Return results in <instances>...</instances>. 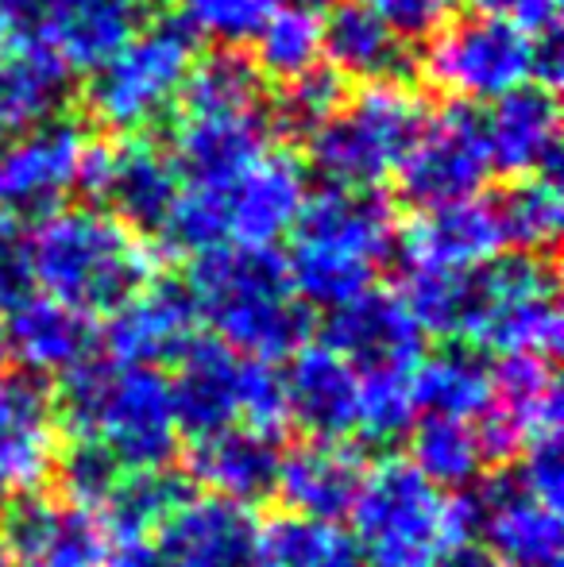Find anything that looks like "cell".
I'll use <instances>...</instances> for the list:
<instances>
[{
	"label": "cell",
	"instance_id": "5b68a950",
	"mask_svg": "<svg viewBox=\"0 0 564 567\" xmlns=\"http://www.w3.org/2000/svg\"><path fill=\"white\" fill-rule=\"evenodd\" d=\"M54 417L74 433V441L101 444L129 471L166 467L178 449L171 379L158 367L90 355L62 374Z\"/></svg>",
	"mask_w": 564,
	"mask_h": 567
},
{
	"label": "cell",
	"instance_id": "cb8c5ba5",
	"mask_svg": "<svg viewBox=\"0 0 564 567\" xmlns=\"http://www.w3.org/2000/svg\"><path fill=\"white\" fill-rule=\"evenodd\" d=\"M194 324L197 313L182 286L151 282L116 313H109L105 343L116 363L163 367L186 351V343L194 340Z\"/></svg>",
	"mask_w": 564,
	"mask_h": 567
},
{
	"label": "cell",
	"instance_id": "4fadbf2b",
	"mask_svg": "<svg viewBox=\"0 0 564 567\" xmlns=\"http://www.w3.org/2000/svg\"><path fill=\"white\" fill-rule=\"evenodd\" d=\"M325 343L352 367L360 379H414L425 359V332L402 306L399 293L371 286L348 306L332 309Z\"/></svg>",
	"mask_w": 564,
	"mask_h": 567
},
{
	"label": "cell",
	"instance_id": "52a82bcc",
	"mask_svg": "<svg viewBox=\"0 0 564 567\" xmlns=\"http://www.w3.org/2000/svg\"><path fill=\"white\" fill-rule=\"evenodd\" d=\"M499 355H553L561 343L557 275L545 255L499 251L464 270V340Z\"/></svg>",
	"mask_w": 564,
	"mask_h": 567
},
{
	"label": "cell",
	"instance_id": "603a6c76",
	"mask_svg": "<svg viewBox=\"0 0 564 567\" xmlns=\"http://www.w3.org/2000/svg\"><path fill=\"white\" fill-rule=\"evenodd\" d=\"M70 85L74 70L35 28L8 35L0 43V132H23L62 116Z\"/></svg>",
	"mask_w": 564,
	"mask_h": 567
},
{
	"label": "cell",
	"instance_id": "ab89813d",
	"mask_svg": "<svg viewBox=\"0 0 564 567\" xmlns=\"http://www.w3.org/2000/svg\"><path fill=\"white\" fill-rule=\"evenodd\" d=\"M414 379H360V421L356 433L371 444H394L414 429Z\"/></svg>",
	"mask_w": 564,
	"mask_h": 567
},
{
	"label": "cell",
	"instance_id": "e0dca14e",
	"mask_svg": "<svg viewBox=\"0 0 564 567\" xmlns=\"http://www.w3.org/2000/svg\"><path fill=\"white\" fill-rule=\"evenodd\" d=\"M59 463L54 398L35 374H0V494H35Z\"/></svg>",
	"mask_w": 564,
	"mask_h": 567
},
{
	"label": "cell",
	"instance_id": "d590c367",
	"mask_svg": "<svg viewBox=\"0 0 564 567\" xmlns=\"http://www.w3.org/2000/svg\"><path fill=\"white\" fill-rule=\"evenodd\" d=\"M256 43V70L275 82H294L321 66V8L309 0H279L267 23L259 28Z\"/></svg>",
	"mask_w": 564,
	"mask_h": 567
},
{
	"label": "cell",
	"instance_id": "7dc6e473",
	"mask_svg": "<svg viewBox=\"0 0 564 567\" xmlns=\"http://www.w3.org/2000/svg\"><path fill=\"white\" fill-rule=\"evenodd\" d=\"M0 282L16 293H28V251H23L20 236V217H12L8 209H0Z\"/></svg>",
	"mask_w": 564,
	"mask_h": 567
},
{
	"label": "cell",
	"instance_id": "9c48e42d",
	"mask_svg": "<svg viewBox=\"0 0 564 567\" xmlns=\"http://www.w3.org/2000/svg\"><path fill=\"white\" fill-rule=\"evenodd\" d=\"M425 82L457 105L499 101L514 85L534 82V35L499 16H464L449 20L429 35Z\"/></svg>",
	"mask_w": 564,
	"mask_h": 567
},
{
	"label": "cell",
	"instance_id": "4316f807",
	"mask_svg": "<svg viewBox=\"0 0 564 567\" xmlns=\"http://www.w3.org/2000/svg\"><path fill=\"white\" fill-rule=\"evenodd\" d=\"M321 59L340 78L368 82H399L410 66L407 39L368 4V0H332L321 12Z\"/></svg>",
	"mask_w": 564,
	"mask_h": 567
},
{
	"label": "cell",
	"instance_id": "ac0fdd59",
	"mask_svg": "<svg viewBox=\"0 0 564 567\" xmlns=\"http://www.w3.org/2000/svg\"><path fill=\"white\" fill-rule=\"evenodd\" d=\"M174 417L178 433L209 436L228 425H244V371L248 355L233 351L217 337H194L178 359H174Z\"/></svg>",
	"mask_w": 564,
	"mask_h": 567
},
{
	"label": "cell",
	"instance_id": "7bdbcfd3",
	"mask_svg": "<svg viewBox=\"0 0 564 567\" xmlns=\"http://www.w3.org/2000/svg\"><path fill=\"white\" fill-rule=\"evenodd\" d=\"M402 39H429L452 20L460 0H368Z\"/></svg>",
	"mask_w": 564,
	"mask_h": 567
},
{
	"label": "cell",
	"instance_id": "7402d4cb",
	"mask_svg": "<svg viewBox=\"0 0 564 567\" xmlns=\"http://www.w3.org/2000/svg\"><path fill=\"white\" fill-rule=\"evenodd\" d=\"M491 166L511 178L519 174H553L561 151V105L557 93L542 82H522L483 116Z\"/></svg>",
	"mask_w": 564,
	"mask_h": 567
},
{
	"label": "cell",
	"instance_id": "30bf717a",
	"mask_svg": "<svg viewBox=\"0 0 564 567\" xmlns=\"http://www.w3.org/2000/svg\"><path fill=\"white\" fill-rule=\"evenodd\" d=\"M491 155L483 140V116L472 105H449L425 124L399 166V194L414 213L472 202L491 178Z\"/></svg>",
	"mask_w": 564,
	"mask_h": 567
},
{
	"label": "cell",
	"instance_id": "681fc988",
	"mask_svg": "<svg viewBox=\"0 0 564 567\" xmlns=\"http://www.w3.org/2000/svg\"><path fill=\"white\" fill-rule=\"evenodd\" d=\"M437 567H491L488 560V553L483 548H475V545H460L457 553H449Z\"/></svg>",
	"mask_w": 564,
	"mask_h": 567
},
{
	"label": "cell",
	"instance_id": "d6a6232c",
	"mask_svg": "<svg viewBox=\"0 0 564 567\" xmlns=\"http://www.w3.org/2000/svg\"><path fill=\"white\" fill-rule=\"evenodd\" d=\"M503 251L545 255L561 236L564 202L553 174H519L495 197H488Z\"/></svg>",
	"mask_w": 564,
	"mask_h": 567
},
{
	"label": "cell",
	"instance_id": "83f0119b",
	"mask_svg": "<svg viewBox=\"0 0 564 567\" xmlns=\"http://www.w3.org/2000/svg\"><path fill=\"white\" fill-rule=\"evenodd\" d=\"M363 475H368L363 455L348 449V441H309L294 452H283L275 494L290 506V514L337 522L348 517Z\"/></svg>",
	"mask_w": 564,
	"mask_h": 567
},
{
	"label": "cell",
	"instance_id": "484cf974",
	"mask_svg": "<svg viewBox=\"0 0 564 567\" xmlns=\"http://www.w3.org/2000/svg\"><path fill=\"white\" fill-rule=\"evenodd\" d=\"M283 444L279 433L252 425H228L221 433L197 436L189 452V471L209 494L240 506L271 498L275 478H279Z\"/></svg>",
	"mask_w": 564,
	"mask_h": 567
},
{
	"label": "cell",
	"instance_id": "e575fe53",
	"mask_svg": "<svg viewBox=\"0 0 564 567\" xmlns=\"http://www.w3.org/2000/svg\"><path fill=\"white\" fill-rule=\"evenodd\" d=\"M178 101L182 113H256V109H267L264 74L248 54L225 47V51L194 59Z\"/></svg>",
	"mask_w": 564,
	"mask_h": 567
},
{
	"label": "cell",
	"instance_id": "b9f144b4",
	"mask_svg": "<svg viewBox=\"0 0 564 567\" xmlns=\"http://www.w3.org/2000/svg\"><path fill=\"white\" fill-rule=\"evenodd\" d=\"M124 471L129 467H121L101 444L74 441V449H70L66 460H62V491H66L70 506L98 517L101 506L109 502V494L116 491Z\"/></svg>",
	"mask_w": 564,
	"mask_h": 567
},
{
	"label": "cell",
	"instance_id": "816d5d0a",
	"mask_svg": "<svg viewBox=\"0 0 564 567\" xmlns=\"http://www.w3.org/2000/svg\"><path fill=\"white\" fill-rule=\"evenodd\" d=\"M8 363H12V359H8V348H4V337H0V374H8Z\"/></svg>",
	"mask_w": 564,
	"mask_h": 567
},
{
	"label": "cell",
	"instance_id": "c3c4849f",
	"mask_svg": "<svg viewBox=\"0 0 564 567\" xmlns=\"http://www.w3.org/2000/svg\"><path fill=\"white\" fill-rule=\"evenodd\" d=\"M43 0H0V43L16 31H31L28 23H39Z\"/></svg>",
	"mask_w": 564,
	"mask_h": 567
},
{
	"label": "cell",
	"instance_id": "5bb4252c",
	"mask_svg": "<svg viewBox=\"0 0 564 567\" xmlns=\"http://www.w3.org/2000/svg\"><path fill=\"white\" fill-rule=\"evenodd\" d=\"M475 529L491 567H561V509L534 498L519 475H495L472 494Z\"/></svg>",
	"mask_w": 564,
	"mask_h": 567
},
{
	"label": "cell",
	"instance_id": "9a60e30c",
	"mask_svg": "<svg viewBox=\"0 0 564 567\" xmlns=\"http://www.w3.org/2000/svg\"><path fill=\"white\" fill-rule=\"evenodd\" d=\"M275 127L267 109L256 113H182L174 124L171 163L182 186L228 189L252 163L271 151Z\"/></svg>",
	"mask_w": 564,
	"mask_h": 567
},
{
	"label": "cell",
	"instance_id": "f35d334b",
	"mask_svg": "<svg viewBox=\"0 0 564 567\" xmlns=\"http://www.w3.org/2000/svg\"><path fill=\"white\" fill-rule=\"evenodd\" d=\"M348 90L345 78L329 66H314L309 74L294 78V82H283V93L275 101H267V113H271V127L275 132H290V135H309L321 124H329L332 116L340 113Z\"/></svg>",
	"mask_w": 564,
	"mask_h": 567
},
{
	"label": "cell",
	"instance_id": "ee69618b",
	"mask_svg": "<svg viewBox=\"0 0 564 567\" xmlns=\"http://www.w3.org/2000/svg\"><path fill=\"white\" fill-rule=\"evenodd\" d=\"M526 463H522L514 475L526 486L534 498L550 502L561 509V494H564V455H561V436H542V441L526 444Z\"/></svg>",
	"mask_w": 564,
	"mask_h": 567
},
{
	"label": "cell",
	"instance_id": "db71d44e",
	"mask_svg": "<svg viewBox=\"0 0 564 567\" xmlns=\"http://www.w3.org/2000/svg\"><path fill=\"white\" fill-rule=\"evenodd\" d=\"M132 4H136V8H140V4H147V0H132Z\"/></svg>",
	"mask_w": 564,
	"mask_h": 567
},
{
	"label": "cell",
	"instance_id": "4dcf8cb0",
	"mask_svg": "<svg viewBox=\"0 0 564 567\" xmlns=\"http://www.w3.org/2000/svg\"><path fill=\"white\" fill-rule=\"evenodd\" d=\"M499 251H503L499 225L491 217V205L480 197L418 213V220L407 231V259L414 267L472 270L495 259Z\"/></svg>",
	"mask_w": 564,
	"mask_h": 567
},
{
	"label": "cell",
	"instance_id": "f1b7e54d",
	"mask_svg": "<svg viewBox=\"0 0 564 567\" xmlns=\"http://www.w3.org/2000/svg\"><path fill=\"white\" fill-rule=\"evenodd\" d=\"M140 8L132 0H51L39 12V35L70 70H98L136 35Z\"/></svg>",
	"mask_w": 564,
	"mask_h": 567
},
{
	"label": "cell",
	"instance_id": "7c38bea8",
	"mask_svg": "<svg viewBox=\"0 0 564 567\" xmlns=\"http://www.w3.org/2000/svg\"><path fill=\"white\" fill-rule=\"evenodd\" d=\"M78 189L109 202V213L136 231H163L182 194V178L171 163V151L155 140L129 135L121 143H90Z\"/></svg>",
	"mask_w": 564,
	"mask_h": 567
},
{
	"label": "cell",
	"instance_id": "836d02e7",
	"mask_svg": "<svg viewBox=\"0 0 564 567\" xmlns=\"http://www.w3.org/2000/svg\"><path fill=\"white\" fill-rule=\"evenodd\" d=\"M410 463L429 478V483L457 491L480 478L488 467L483 452L480 421H457V417H422L410 429Z\"/></svg>",
	"mask_w": 564,
	"mask_h": 567
},
{
	"label": "cell",
	"instance_id": "f907efd6",
	"mask_svg": "<svg viewBox=\"0 0 564 567\" xmlns=\"http://www.w3.org/2000/svg\"><path fill=\"white\" fill-rule=\"evenodd\" d=\"M20 298H23V293L8 290V286L0 282V313H8V309H12V306H16V301H20Z\"/></svg>",
	"mask_w": 564,
	"mask_h": 567
},
{
	"label": "cell",
	"instance_id": "60d3db41",
	"mask_svg": "<svg viewBox=\"0 0 564 567\" xmlns=\"http://www.w3.org/2000/svg\"><path fill=\"white\" fill-rule=\"evenodd\" d=\"M279 0H182L178 20L194 35L217 39L225 47L252 43Z\"/></svg>",
	"mask_w": 564,
	"mask_h": 567
},
{
	"label": "cell",
	"instance_id": "3957f363",
	"mask_svg": "<svg viewBox=\"0 0 564 567\" xmlns=\"http://www.w3.org/2000/svg\"><path fill=\"white\" fill-rule=\"evenodd\" d=\"M286 255L290 286L306 309H340L371 290L376 270L399 247V213L379 189H337L306 197Z\"/></svg>",
	"mask_w": 564,
	"mask_h": 567
},
{
	"label": "cell",
	"instance_id": "7a4b0ae2",
	"mask_svg": "<svg viewBox=\"0 0 564 567\" xmlns=\"http://www.w3.org/2000/svg\"><path fill=\"white\" fill-rule=\"evenodd\" d=\"M28 251V275L47 298L85 317L116 313L155 282L158 255L143 231L109 209H54L39 217Z\"/></svg>",
	"mask_w": 564,
	"mask_h": 567
},
{
	"label": "cell",
	"instance_id": "d6986e66",
	"mask_svg": "<svg viewBox=\"0 0 564 567\" xmlns=\"http://www.w3.org/2000/svg\"><path fill=\"white\" fill-rule=\"evenodd\" d=\"M8 567H98L101 525L85 509L20 494L0 522Z\"/></svg>",
	"mask_w": 564,
	"mask_h": 567
},
{
	"label": "cell",
	"instance_id": "f5cc1de1",
	"mask_svg": "<svg viewBox=\"0 0 564 567\" xmlns=\"http://www.w3.org/2000/svg\"><path fill=\"white\" fill-rule=\"evenodd\" d=\"M0 567H8V556H4V548H0Z\"/></svg>",
	"mask_w": 564,
	"mask_h": 567
},
{
	"label": "cell",
	"instance_id": "f6af8a7d",
	"mask_svg": "<svg viewBox=\"0 0 564 567\" xmlns=\"http://www.w3.org/2000/svg\"><path fill=\"white\" fill-rule=\"evenodd\" d=\"M98 567H163L155 533L101 529V564Z\"/></svg>",
	"mask_w": 564,
	"mask_h": 567
},
{
	"label": "cell",
	"instance_id": "2e32d148",
	"mask_svg": "<svg viewBox=\"0 0 564 567\" xmlns=\"http://www.w3.org/2000/svg\"><path fill=\"white\" fill-rule=\"evenodd\" d=\"M163 567H256L259 522L252 506L189 494L155 529Z\"/></svg>",
	"mask_w": 564,
	"mask_h": 567
},
{
	"label": "cell",
	"instance_id": "8fae6325",
	"mask_svg": "<svg viewBox=\"0 0 564 567\" xmlns=\"http://www.w3.org/2000/svg\"><path fill=\"white\" fill-rule=\"evenodd\" d=\"M90 135L78 120L54 116L23 132H0V209L47 217L62 209L82 178Z\"/></svg>",
	"mask_w": 564,
	"mask_h": 567
},
{
	"label": "cell",
	"instance_id": "d4e9b609",
	"mask_svg": "<svg viewBox=\"0 0 564 567\" xmlns=\"http://www.w3.org/2000/svg\"><path fill=\"white\" fill-rule=\"evenodd\" d=\"M8 359L20 363L28 374H66L93 355V317L47 298V293H23L4 321Z\"/></svg>",
	"mask_w": 564,
	"mask_h": 567
},
{
	"label": "cell",
	"instance_id": "f546056e",
	"mask_svg": "<svg viewBox=\"0 0 564 567\" xmlns=\"http://www.w3.org/2000/svg\"><path fill=\"white\" fill-rule=\"evenodd\" d=\"M491 386L495 402L488 413L519 452L542 436H561V382L550 355H503L491 371Z\"/></svg>",
	"mask_w": 564,
	"mask_h": 567
},
{
	"label": "cell",
	"instance_id": "1f68e13d",
	"mask_svg": "<svg viewBox=\"0 0 564 567\" xmlns=\"http://www.w3.org/2000/svg\"><path fill=\"white\" fill-rule=\"evenodd\" d=\"M410 390H414V410L422 417L480 421L495 402L491 367L472 348H444L422 359Z\"/></svg>",
	"mask_w": 564,
	"mask_h": 567
},
{
	"label": "cell",
	"instance_id": "44dd1931",
	"mask_svg": "<svg viewBox=\"0 0 564 567\" xmlns=\"http://www.w3.org/2000/svg\"><path fill=\"white\" fill-rule=\"evenodd\" d=\"M221 197H225L228 244L275 247L294 231V220L309 194L298 158L286 151H267L233 186L221 189Z\"/></svg>",
	"mask_w": 564,
	"mask_h": 567
},
{
	"label": "cell",
	"instance_id": "277c9868",
	"mask_svg": "<svg viewBox=\"0 0 564 567\" xmlns=\"http://www.w3.org/2000/svg\"><path fill=\"white\" fill-rule=\"evenodd\" d=\"M348 517L363 567H437L475 533L472 494H449L410 460L371 467Z\"/></svg>",
	"mask_w": 564,
	"mask_h": 567
},
{
	"label": "cell",
	"instance_id": "ba28073f",
	"mask_svg": "<svg viewBox=\"0 0 564 567\" xmlns=\"http://www.w3.org/2000/svg\"><path fill=\"white\" fill-rule=\"evenodd\" d=\"M194 59L197 35L178 16L136 28V35L113 59L90 70L85 109L109 132L136 135L178 105Z\"/></svg>",
	"mask_w": 564,
	"mask_h": 567
},
{
	"label": "cell",
	"instance_id": "bcb514c9",
	"mask_svg": "<svg viewBox=\"0 0 564 567\" xmlns=\"http://www.w3.org/2000/svg\"><path fill=\"white\" fill-rule=\"evenodd\" d=\"M483 16H499V20L519 23L522 31L537 35V31L557 28V8L561 0H472Z\"/></svg>",
	"mask_w": 564,
	"mask_h": 567
},
{
	"label": "cell",
	"instance_id": "8d00e7d4",
	"mask_svg": "<svg viewBox=\"0 0 564 567\" xmlns=\"http://www.w3.org/2000/svg\"><path fill=\"white\" fill-rule=\"evenodd\" d=\"M256 567H360L352 537L332 522L283 514L259 529Z\"/></svg>",
	"mask_w": 564,
	"mask_h": 567
},
{
	"label": "cell",
	"instance_id": "6da1fadb",
	"mask_svg": "<svg viewBox=\"0 0 564 567\" xmlns=\"http://www.w3.org/2000/svg\"><path fill=\"white\" fill-rule=\"evenodd\" d=\"M182 290L197 321L248 359H286L309 337V309L294 293L279 247L225 244L194 255Z\"/></svg>",
	"mask_w": 564,
	"mask_h": 567
},
{
	"label": "cell",
	"instance_id": "74e56055",
	"mask_svg": "<svg viewBox=\"0 0 564 567\" xmlns=\"http://www.w3.org/2000/svg\"><path fill=\"white\" fill-rule=\"evenodd\" d=\"M194 494V486L171 467H140L124 471L116 491L109 494V502L101 506L98 525L101 529H136V533H155L166 522L174 506Z\"/></svg>",
	"mask_w": 564,
	"mask_h": 567
},
{
	"label": "cell",
	"instance_id": "ffe728a7",
	"mask_svg": "<svg viewBox=\"0 0 564 567\" xmlns=\"http://www.w3.org/2000/svg\"><path fill=\"white\" fill-rule=\"evenodd\" d=\"M286 421L309 441H348L360 421V374L329 348L301 343L283 371Z\"/></svg>",
	"mask_w": 564,
	"mask_h": 567
},
{
	"label": "cell",
	"instance_id": "8992f818",
	"mask_svg": "<svg viewBox=\"0 0 564 567\" xmlns=\"http://www.w3.org/2000/svg\"><path fill=\"white\" fill-rule=\"evenodd\" d=\"M429 124L422 93L402 82H368L309 135V163L337 189H379Z\"/></svg>",
	"mask_w": 564,
	"mask_h": 567
}]
</instances>
